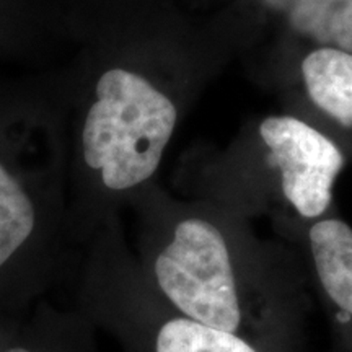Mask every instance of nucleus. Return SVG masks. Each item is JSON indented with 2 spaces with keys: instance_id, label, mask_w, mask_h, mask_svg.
I'll return each mask as SVG.
<instances>
[{
  "instance_id": "f257e3e1",
  "label": "nucleus",
  "mask_w": 352,
  "mask_h": 352,
  "mask_svg": "<svg viewBox=\"0 0 352 352\" xmlns=\"http://www.w3.org/2000/svg\"><path fill=\"white\" fill-rule=\"evenodd\" d=\"M235 246L209 215L155 220L134 253L148 285L165 303L208 327L240 334L245 321Z\"/></svg>"
},
{
  "instance_id": "f03ea898",
  "label": "nucleus",
  "mask_w": 352,
  "mask_h": 352,
  "mask_svg": "<svg viewBox=\"0 0 352 352\" xmlns=\"http://www.w3.org/2000/svg\"><path fill=\"white\" fill-rule=\"evenodd\" d=\"M96 96L82 127V164L103 195H126L157 173L178 109L147 78L122 69L101 76Z\"/></svg>"
},
{
  "instance_id": "7ed1b4c3",
  "label": "nucleus",
  "mask_w": 352,
  "mask_h": 352,
  "mask_svg": "<svg viewBox=\"0 0 352 352\" xmlns=\"http://www.w3.org/2000/svg\"><path fill=\"white\" fill-rule=\"evenodd\" d=\"M267 164L279 171L280 192L305 220H318L333 201L344 153L324 132L300 118L267 116L259 124Z\"/></svg>"
},
{
  "instance_id": "20e7f679",
  "label": "nucleus",
  "mask_w": 352,
  "mask_h": 352,
  "mask_svg": "<svg viewBox=\"0 0 352 352\" xmlns=\"http://www.w3.org/2000/svg\"><path fill=\"white\" fill-rule=\"evenodd\" d=\"M289 38L352 54V0H253ZM308 50V51H310Z\"/></svg>"
},
{
  "instance_id": "39448f33",
  "label": "nucleus",
  "mask_w": 352,
  "mask_h": 352,
  "mask_svg": "<svg viewBox=\"0 0 352 352\" xmlns=\"http://www.w3.org/2000/svg\"><path fill=\"white\" fill-rule=\"evenodd\" d=\"M96 333L76 310L46 298L16 321L0 352H101Z\"/></svg>"
},
{
  "instance_id": "423d86ee",
  "label": "nucleus",
  "mask_w": 352,
  "mask_h": 352,
  "mask_svg": "<svg viewBox=\"0 0 352 352\" xmlns=\"http://www.w3.org/2000/svg\"><path fill=\"white\" fill-rule=\"evenodd\" d=\"M308 248L321 290L352 320V227L341 219L321 217L308 230Z\"/></svg>"
},
{
  "instance_id": "0eeeda50",
  "label": "nucleus",
  "mask_w": 352,
  "mask_h": 352,
  "mask_svg": "<svg viewBox=\"0 0 352 352\" xmlns=\"http://www.w3.org/2000/svg\"><path fill=\"white\" fill-rule=\"evenodd\" d=\"M300 78L311 104L338 126L352 129V54L333 47L310 50Z\"/></svg>"
},
{
  "instance_id": "6e6552de",
  "label": "nucleus",
  "mask_w": 352,
  "mask_h": 352,
  "mask_svg": "<svg viewBox=\"0 0 352 352\" xmlns=\"http://www.w3.org/2000/svg\"><path fill=\"white\" fill-rule=\"evenodd\" d=\"M145 352H261L241 334L228 333L182 314L160 320L148 334Z\"/></svg>"
}]
</instances>
